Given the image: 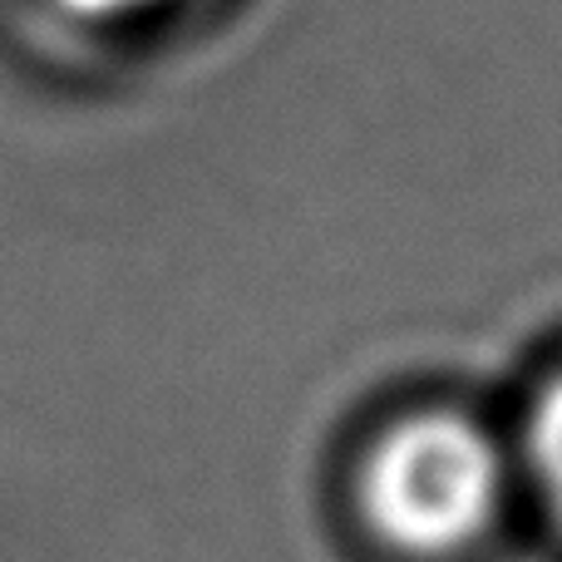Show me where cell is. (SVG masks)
I'll return each instance as SVG.
<instances>
[{
    "label": "cell",
    "mask_w": 562,
    "mask_h": 562,
    "mask_svg": "<svg viewBox=\"0 0 562 562\" xmlns=\"http://www.w3.org/2000/svg\"><path fill=\"white\" fill-rule=\"evenodd\" d=\"M514 449L469 409L419 405L370 435L356 514L400 562H459L498 533L514 498Z\"/></svg>",
    "instance_id": "1"
},
{
    "label": "cell",
    "mask_w": 562,
    "mask_h": 562,
    "mask_svg": "<svg viewBox=\"0 0 562 562\" xmlns=\"http://www.w3.org/2000/svg\"><path fill=\"white\" fill-rule=\"evenodd\" d=\"M514 469L528 484V494L538 498V508L553 518V528L562 533V366L548 370L538 380V390L528 395L514 445Z\"/></svg>",
    "instance_id": "2"
},
{
    "label": "cell",
    "mask_w": 562,
    "mask_h": 562,
    "mask_svg": "<svg viewBox=\"0 0 562 562\" xmlns=\"http://www.w3.org/2000/svg\"><path fill=\"white\" fill-rule=\"evenodd\" d=\"M65 15L89 20V25H124V20H148L164 10L183 5V0H55Z\"/></svg>",
    "instance_id": "3"
}]
</instances>
